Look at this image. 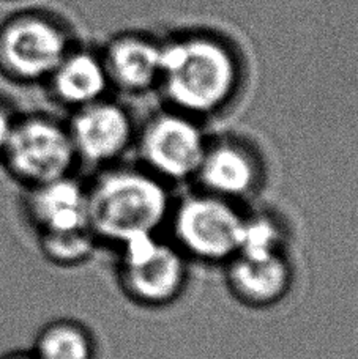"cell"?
<instances>
[{
    "instance_id": "5bb4252c",
    "label": "cell",
    "mask_w": 358,
    "mask_h": 359,
    "mask_svg": "<svg viewBox=\"0 0 358 359\" xmlns=\"http://www.w3.org/2000/svg\"><path fill=\"white\" fill-rule=\"evenodd\" d=\"M32 351L38 359H98V342L79 320L59 318L43 326Z\"/></svg>"
},
{
    "instance_id": "52a82bcc",
    "label": "cell",
    "mask_w": 358,
    "mask_h": 359,
    "mask_svg": "<svg viewBox=\"0 0 358 359\" xmlns=\"http://www.w3.org/2000/svg\"><path fill=\"white\" fill-rule=\"evenodd\" d=\"M207 142L199 118L169 107L138 128L134 147L140 165L169 184L194 180Z\"/></svg>"
},
{
    "instance_id": "7a4b0ae2",
    "label": "cell",
    "mask_w": 358,
    "mask_h": 359,
    "mask_svg": "<svg viewBox=\"0 0 358 359\" xmlns=\"http://www.w3.org/2000/svg\"><path fill=\"white\" fill-rule=\"evenodd\" d=\"M169 184L144 169L111 165L87 186L88 227L98 245L119 248L140 236L159 235L172 210Z\"/></svg>"
},
{
    "instance_id": "3957f363",
    "label": "cell",
    "mask_w": 358,
    "mask_h": 359,
    "mask_svg": "<svg viewBox=\"0 0 358 359\" xmlns=\"http://www.w3.org/2000/svg\"><path fill=\"white\" fill-rule=\"evenodd\" d=\"M73 46L60 16L43 8L13 11L0 21V76L19 86L44 84Z\"/></svg>"
},
{
    "instance_id": "4fadbf2b",
    "label": "cell",
    "mask_w": 358,
    "mask_h": 359,
    "mask_svg": "<svg viewBox=\"0 0 358 359\" xmlns=\"http://www.w3.org/2000/svg\"><path fill=\"white\" fill-rule=\"evenodd\" d=\"M49 95L59 104L79 109L106 98L111 86L103 55L73 46L44 82Z\"/></svg>"
},
{
    "instance_id": "7c38bea8",
    "label": "cell",
    "mask_w": 358,
    "mask_h": 359,
    "mask_svg": "<svg viewBox=\"0 0 358 359\" xmlns=\"http://www.w3.org/2000/svg\"><path fill=\"white\" fill-rule=\"evenodd\" d=\"M101 55L111 86L128 93H142L158 87L161 41L139 34H125L114 38Z\"/></svg>"
},
{
    "instance_id": "ac0fdd59",
    "label": "cell",
    "mask_w": 358,
    "mask_h": 359,
    "mask_svg": "<svg viewBox=\"0 0 358 359\" xmlns=\"http://www.w3.org/2000/svg\"><path fill=\"white\" fill-rule=\"evenodd\" d=\"M0 359H38L34 351H15V353H8Z\"/></svg>"
},
{
    "instance_id": "ba28073f",
    "label": "cell",
    "mask_w": 358,
    "mask_h": 359,
    "mask_svg": "<svg viewBox=\"0 0 358 359\" xmlns=\"http://www.w3.org/2000/svg\"><path fill=\"white\" fill-rule=\"evenodd\" d=\"M67 128L78 163L98 169L119 164L138 134L130 111L107 98L74 109Z\"/></svg>"
},
{
    "instance_id": "2e32d148",
    "label": "cell",
    "mask_w": 358,
    "mask_h": 359,
    "mask_svg": "<svg viewBox=\"0 0 358 359\" xmlns=\"http://www.w3.org/2000/svg\"><path fill=\"white\" fill-rule=\"evenodd\" d=\"M40 249L51 264L62 268L79 266L92 257L98 241L91 229L74 232L38 235Z\"/></svg>"
},
{
    "instance_id": "e0dca14e",
    "label": "cell",
    "mask_w": 358,
    "mask_h": 359,
    "mask_svg": "<svg viewBox=\"0 0 358 359\" xmlns=\"http://www.w3.org/2000/svg\"><path fill=\"white\" fill-rule=\"evenodd\" d=\"M19 114L11 102L0 95V158H2L5 147L8 144L13 128L16 125Z\"/></svg>"
},
{
    "instance_id": "8992f818",
    "label": "cell",
    "mask_w": 358,
    "mask_h": 359,
    "mask_svg": "<svg viewBox=\"0 0 358 359\" xmlns=\"http://www.w3.org/2000/svg\"><path fill=\"white\" fill-rule=\"evenodd\" d=\"M0 163L27 189L73 175L78 158L67 123L29 114L18 117Z\"/></svg>"
},
{
    "instance_id": "277c9868",
    "label": "cell",
    "mask_w": 358,
    "mask_h": 359,
    "mask_svg": "<svg viewBox=\"0 0 358 359\" xmlns=\"http://www.w3.org/2000/svg\"><path fill=\"white\" fill-rule=\"evenodd\" d=\"M245 213L241 205L199 189L174 202L166 227L190 262L225 266L239 252Z\"/></svg>"
},
{
    "instance_id": "30bf717a",
    "label": "cell",
    "mask_w": 358,
    "mask_h": 359,
    "mask_svg": "<svg viewBox=\"0 0 358 359\" xmlns=\"http://www.w3.org/2000/svg\"><path fill=\"white\" fill-rule=\"evenodd\" d=\"M223 268L229 294L240 306L253 311L272 309L283 303L296 280V269L287 251L237 252Z\"/></svg>"
},
{
    "instance_id": "9a60e30c",
    "label": "cell",
    "mask_w": 358,
    "mask_h": 359,
    "mask_svg": "<svg viewBox=\"0 0 358 359\" xmlns=\"http://www.w3.org/2000/svg\"><path fill=\"white\" fill-rule=\"evenodd\" d=\"M286 241V227L278 216L265 210L245 213L239 252H284L287 251Z\"/></svg>"
},
{
    "instance_id": "5b68a950",
    "label": "cell",
    "mask_w": 358,
    "mask_h": 359,
    "mask_svg": "<svg viewBox=\"0 0 358 359\" xmlns=\"http://www.w3.org/2000/svg\"><path fill=\"white\" fill-rule=\"evenodd\" d=\"M117 251V284L133 304L164 309L187 292L191 262L171 240L159 235L140 236Z\"/></svg>"
},
{
    "instance_id": "9c48e42d",
    "label": "cell",
    "mask_w": 358,
    "mask_h": 359,
    "mask_svg": "<svg viewBox=\"0 0 358 359\" xmlns=\"http://www.w3.org/2000/svg\"><path fill=\"white\" fill-rule=\"evenodd\" d=\"M265 164L259 150L240 136L208 137L194 182L201 191L241 205L260 191Z\"/></svg>"
},
{
    "instance_id": "6da1fadb",
    "label": "cell",
    "mask_w": 358,
    "mask_h": 359,
    "mask_svg": "<svg viewBox=\"0 0 358 359\" xmlns=\"http://www.w3.org/2000/svg\"><path fill=\"white\" fill-rule=\"evenodd\" d=\"M243 67L225 38L191 32L161 43L163 90L169 107L196 118L225 111L237 98Z\"/></svg>"
},
{
    "instance_id": "8fae6325",
    "label": "cell",
    "mask_w": 358,
    "mask_h": 359,
    "mask_svg": "<svg viewBox=\"0 0 358 359\" xmlns=\"http://www.w3.org/2000/svg\"><path fill=\"white\" fill-rule=\"evenodd\" d=\"M24 207L38 235L91 229L87 217V186L73 175L27 188Z\"/></svg>"
}]
</instances>
